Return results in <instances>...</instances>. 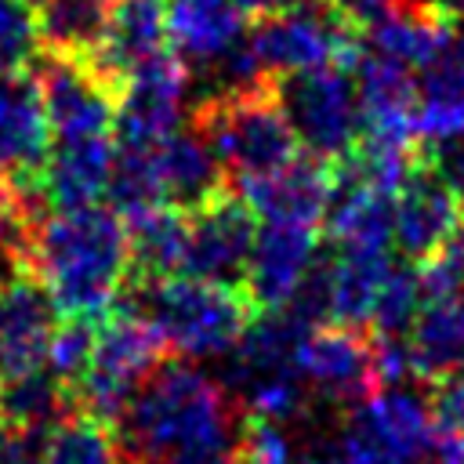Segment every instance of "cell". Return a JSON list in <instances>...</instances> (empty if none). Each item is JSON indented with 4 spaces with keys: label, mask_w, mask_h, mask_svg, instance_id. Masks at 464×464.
<instances>
[{
    "label": "cell",
    "mask_w": 464,
    "mask_h": 464,
    "mask_svg": "<svg viewBox=\"0 0 464 464\" xmlns=\"http://www.w3.org/2000/svg\"><path fill=\"white\" fill-rule=\"evenodd\" d=\"M22 268L44 283L62 319L105 323L130 279L127 225L109 207L47 210L25 236Z\"/></svg>",
    "instance_id": "cell-1"
},
{
    "label": "cell",
    "mask_w": 464,
    "mask_h": 464,
    "mask_svg": "<svg viewBox=\"0 0 464 464\" xmlns=\"http://www.w3.org/2000/svg\"><path fill=\"white\" fill-rule=\"evenodd\" d=\"M239 420L243 410L218 377L188 359H167L138 388L112 431L123 464H160L178 446L236 428Z\"/></svg>",
    "instance_id": "cell-2"
},
{
    "label": "cell",
    "mask_w": 464,
    "mask_h": 464,
    "mask_svg": "<svg viewBox=\"0 0 464 464\" xmlns=\"http://www.w3.org/2000/svg\"><path fill=\"white\" fill-rule=\"evenodd\" d=\"M116 308H130L149 319L167 348L188 362L228 355L257 315L243 286H221L192 276L127 279Z\"/></svg>",
    "instance_id": "cell-3"
},
{
    "label": "cell",
    "mask_w": 464,
    "mask_h": 464,
    "mask_svg": "<svg viewBox=\"0 0 464 464\" xmlns=\"http://www.w3.org/2000/svg\"><path fill=\"white\" fill-rule=\"evenodd\" d=\"M192 130L210 145L236 185L268 178L301 156V145L272 94V83L207 94L196 105Z\"/></svg>",
    "instance_id": "cell-4"
},
{
    "label": "cell",
    "mask_w": 464,
    "mask_h": 464,
    "mask_svg": "<svg viewBox=\"0 0 464 464\" xmlns=\"http://www.w3.org/2000/svg\"><path fill=\"white\" fill-rule=\"evenodd\" d=\"M170 348L160 330L130 308H116L98 323V341L87 373L72 388V406L109 428L120 424L138 388L167 362Z\"/></svg>",
    "instance_id": "cell-5"
},
{
    "label": "cell",
    "mask_w": 464,
    "mask_h": 464,
    "mask_svg": "<svg viewBox=\"0 0 464 464\" xmlns=\"http://www.w3.org/2000/svg\"><path fill=\"white\" fill-rule=\"evenodd\" d=\"M431 399L413 388H377L348 406L337 428L341 464H431L439 446Z\"/></svg>",
    "instance_id": "cell-6"
},
{
    "label": "cell",
    "mask_w": 464,
    "mask_h": 464,
    "mask_svg": "<svg viewBox=\"0 0 464 464\" xmlns=\"http://www.w3.org/2000/svg\"><path fill=\"white\" fill-rule=\"evenodd\" d=\"M246 47L272 83L308 69H352L362 54V33L330 0H290L254 25Z\"/></svg>",
    "instance_id": "cell-7"
},
{
    "label": "cell",
    "mask_w": 464,
    "mask_h": 464,
    "mask_svg": "<svg viewBox=\"0 0 464 464\" xmlns=\"http://www.w3.org/2000/svg\"><path fill=\"white\" fill-rule=\"evenodd\" d=\"M272 94L279 109L286 112V123L297 138V145L323 160L341 163L359 145V94L348 69H308L272 80Z\"/></svg>",
    "instance_id": "cell-8"
},
{
    "label": "cell",
    "mask_w": 464,
    "mask_h": 464,
    "mask_svg": "<svg viewBox=\"0 0 464 464\" xmlns=\"http://www.w3.org/2000/svg\"><path fill=\"white\" fill-rule=\"evenodd\" d=\"M188 94V65L163 51L152 62L138 65L116 87V127L112 138L123 149H156L181 130Z\"/></svg>",
    "instance_id": "cell-9"
},
{
    "label": "cell",
    "mask_w": 464,
    "mask_h": 464,
    "mask_svg": "<svg viewBox=\"0 0 464 464\" xmlns=\"http://www.w3.org/2000/svg\"><path fill=\"white\" fill-rule=\"evenodd\" d=\"M33 72L44 112L54 141L80 138H112L116 127V91L83 62V58H54L44 54Z\"/></svg>",
    "instance_id": "cell-10"
},
{
    "label": "cell",
    "mask_w": 464,
    "mask_h": 464,
    "mask_svg": "<svg viewBox=\"0 0 464 464\" xmlns=\"http://www.w3.org/2000/svg\"><path fill=\"white\" fill-rule=\"evenodd\" d=\"M257 236V214L239 192H225L188 214V246L181 276L243 286L246 261Z\"/></svg>",
    "instance_id": "cell-11"
},
{
    "label": "cell",
    "mask_w": 464,
    "mask_h": 464,
    "mask_svg": "<svg viewBox=\"0 0 464 464\" xmlns=\"http://www.w3.org/2000/svg\"><path fill=\"white\" fill-rule=\"evenodd\" d=\"M297 366L315 399L330 406H355L377 392L373 337L352 326H315L297 344Z\"/></svg>",
    "instance_id": "cell-12"
},
{
    "label": "cell",
    "mask_w": 464,
    "mask_h": 464,
    "mask_svg": "<svg viewBox=\"0 0 464 464\" xmlns=\"http://www.w3.org/2000/svg\"><path fill=\"white\" fill-rule=\"evenodd\" d=\"M58 319L51 294L29 268L18 265L0 279V384L44 370Z\"/></svg>",
    "instance_id": "cell-13"
},
{
    "label": "cell",
    "mask_w": 464,
    "mask_h": 464,
    "mask_svg": "<svg viewBox=\"0 0 464 464\" xmlns=\"http://www.w3.org/2000/svg\"><path fill=\"white\" fill-rule=\"evenodd\" d=\"M54 149L33 72L0 76V181L25 192L36 188Z\"/></svg>",
    "instance_id": "cell-14"
},
{
    "label": "cell",
    "mask_w": 464,
    "mask_h": 464,
    "mask_svg": "<svg viewBox=\"0 0 464 464\" xmlns=\"http://www.w3.org/2000/svg\"><path fill=\"white\" fill-rule=\"evenodd\" d=\"M319 257V228L312 225H286V221H265L257 225L254 250L246 261L243 290L257 312L283 308L304 276L312 272Z\"/></svg>",
    "instance_id": "cell-15"
},
{
    "label": "cell",
    "mask_w": 464,
    "mask_h": 464,
    "mask_svg": "<svg viewBox=\"0 0 464 464\" xmlns=\"http://www.w3.org/2000/svg\"><path fill=\"white\" fill-rule=\"evenodd\" d=\"M460 33L457 7L446 0H399L373 25L362 29V47L424 72Z\"/></svg>",
    "instance_id": "cell-16"
},
{
    "label": "cell",
    "mask_w": 464,
    "mask_h": 464,
    "mask_svg": "<svg viewBox=\"0 0 464 464\" xmlns=\"http://www.w3.org/2000/svg\"><path fill=\"white\" fill-rule=\"evenodd\" d=\"M236 192L250 203V210L261 221H286V225H312L326 218L330 196H334V163H323L315 156H297L290 167L236 185Z\"/></svg>",
    "instance_id": "cell-17"
},
{
    "label": "cell",
    "mask_w": 464,
    "mask_h": 464,
    "mask_svg": "<svg viewBox=\"0 0 464 464\" xmlns=\"http://www.w3.org/2000/svg\"><path fill=\"white\" fill-rule=\"evenodd\" d=\"M167 0H116L87 65L116 91L138 65L167 51Z\"/></svg>",
    "instance_id": "cell-18"
},
{
    "label": "cell",
    "mask_w": 464,
    "mask_h": 464,
    "mask_svg": "<svg viewBox=\"0 0 464 464\" xmlns=\"http://www.w3.org/2000/svg\"><path fill=\"white\" fill-rule=\"evenodd\" d=\"M460 210L450 199V192L439 185V178L428 170L424 160L410 170L406 185L395 196V246L406 261L424 265L431 254L442 250V243L457 232Z\"/></svg>",
    "instance_id": "cell-19"
},
{
    "label": "cell",
    "mask_w": 464,
    "mask_h": 464,
    "mask_svg": "<svg viewBox=\"0 0 464 464\" xmlns=\"http://www.w3.org/2000/svg\"><path fill=\"white\" fill-rule=\"evenodd\" d=\"M112 163H116V138L58 141L36 181V192L47 210L98 207V199L109 188Z\"/></svg>",
    "instance_id": "cell-20"
},
{
    "label": "cell",
    "mask_w": 464,
    "mask_h": 464,
    "mask_svg": "<svg viewBox=\"0 0 464 464\" xmlns=\"http://www.w3.org/2000/svg\"><path fill=\"white\" fill-rule=\"evenodd\" d=\"M323 221L334 250H388L395 243V196L334 167V196Z\"/></svg>",
    "instance_id": "cell-21"
},
{
    "label": "cell",
    "mask_w": 464,
    "mask_h": 464,
    "mask_svg": "<svg viewBox=\"0 0 464 464\" xmlns=\"http://www.w3.org/2000/svg\"><path fill=\"white\" fill-rule=\"evenodd\" d=\"M167 40L185 65L218 69L243 47V11L232 0H167Z\"/></svg>",
    "instance_id": "cell-22"
},
{
    "label": "cell",
    "mask_w": 464,
    "mask_h": 464,
    "mask_svg": "<svg viewBox=\"0 0 464 464\" xmlns=\"http://www.w3.org/2000/svg\"><path fill=\"white\" fill-rule=\"evenodd\" d=\"M152 156H156L167 207H174L181 214H192L228 192V185H225L228 174H225L221 160L210 152V145L196 130L170 134L163 145L152 149Z\"/></svg>",
    "instance_id": "cell-23"
},
{
    "label": "cell",
    "mask_w": 464,
    "mask_h": 464,
    "mask_svg": "<svg viewBox=\"0 0 464 464\" xmlns=\"http://www.w3.org/2000/svg\"><path fill=\"white\" fill-rule=\"evenodd\" d=\"M417 138L439 145L464 134V29L417 76Z\"/></svg>",
    "instance_id": "cell-24"
},
{
    "label": "cell",
    "mask_w": 464,
    "mask_h": 464,
    "mask_svg": "<svg viewBox=\"0 0 464 464\" xmlns=\"http://www.w3.org/2000/svg\"><path fill=\"white\" fill-rule=\"evenodd\" d=\"M410 359L413 377L435 384L464 366V294L424 301L420 315L413 319L410 334Z\"/></svg>",
    "instance_id": "cell-25"
},
{
    "label": "cell",
    "mask_w": 464,
    "mask_h": 464,
    "mask_svg": "<svg viewBox=\"0 0 464 464\" xmlns=\"http://www.w3.org/2000/svg\"><path fill=\"white\" fill-rule=\"evenodd\" d=\"M36 25V44L54 58H91L109 25V0H25Z\"/></svg>",
    "instance_id": "cell-26"
},
{
    "label": "cell",
    "mask_w": 464,
    "mask_h": 464,
    "mask_svg": "<svg viewBox=\"0 0 464 464\" xmlns=\"http://www.w3.org/2000/svg\"><path fill=\"white\" fill-rule=\"evenodd\" d=\"M392 265L388 250H337L330 257V323L370 330L373 301Z\"/></svg>",
    "instance_id": "cell-27"
},
{
    "label": "cell",
    "mask_w": 464,
    "mask_h": 464,
    "mask_svg": "<svg viewBox=\"0 0 464 464\" xmlns=\"http://www.w3.org/2000/svg\"><path fill=\"white\" fill-rule=\"evenodd\" d=\"M130 243V279H167L181 276L188 246V214L160 207L127 225Z\"/></svg>",
    "instance_id": "cell-28"
},
{
    "label": "cell",
    "mask_w": 464,
    "mask_h": 464,
    "mask_svg": "<svg viewBox=\"0 0 464 464\" xmlns=\"http://www.w3.org/2000/svg\"><path fill=\"white\" fill-rule=\"evenodd\" d=\"M72 410V392L47 366L0 384V428L51 431Z\"/></svg>",
    "instance_id": "cell-29"
},
{
    "label": "cell",
    "mask_w": 464,
    "mask_h": 464,
    "mask_svg": "<svg viewBox=\"0 0 464 464\" xmlns=\"http://www.w3.org/2000/svg\"><path fill=\"white\" fill-rule=\"evenodd\" d=\"M105 199H109V210L123 225L167 207L152 149H123V145H116V163H112V174H109Z\"/></svg>",
    "instance_id": "cell-30"
},
{
    "label": "cell",
    "mask_w": 464,
    "mask_h": 464,
    "mask_svg": "<svg viewBox=\"0 0 464 464\" xmlns=\"http://www.w3.org/2000/svg\"><path fill=\"white\" fill-rule=\"evenodd\" d=\"M47 464H123V457L109 424L72 410L47 435Z\"/></svg>",
    "instance_id": "cell-31"
},
{
    "label": "cell",
    "mask_w": 464,
    "mask_h": 464,
    "mask_svg": "<svg viewBox=\"0 0 464 464\" xmlns=\"http://www.w3.org/2000/svg\"><path fill=\"white\" fill-rule=\"evenodd\" d=\"M424 308V286H420V268L413 261H395L381 283V294L373 301L370 315V337H406L413 319Z\"/></svg>",
    "instance_id": "cell-32"
},
{
    "label": "cell",
    "mask_w": 464,
    "mask_h": 464,
    "mask_svg": "<svg viewBox=\"0 0 464 464\" xmlns=\"http://www.w3.org/2000/svg\"><path fill=\"white\" fill-rule=\"evenodd\" d=\"M94 341H98V323L87 319H58L51 344H47V370L72 392L80 384V377L91 366L94 355Z\"/></svg>",
    "instance_id": "cell-33"
},
{
    "label": "cell",
    "mask_w": 464,
    "mask_h": 464,
    "mask_svg": "<svg viewBox=\"0 0 464 464\" xmlns=\"http://www.w3.org/2000/svg\"><path fill=\"white\" fill-rule=\"evenodd\" d=\"M36 25L25 0H0V76L25 72L36 58Z\"/></svg>",
    "instance_id": "cell-34"
},
{
    "label": "cell",
    "mask_w": 464,
    "mask_h": 464,
    "mask_svg": "<svg viewBox=\"0 0 464 464\" xmlns=\"http://www.w3.org/2000/svg\"><path fill=\"white\" fill-rule=\"evenodd\" d=\"M239 464H294V450H290L283 424L261 420V417H243Z\"/></svg>",
    "instance_id": "cell-35"
},
{
    "label": "cell",
    "mask_w": 464,
    "mask_h": 464,
    "mask_svg": "<svg viewBox=\"0 0 464 464\" xmlns=\"http://www.w3.org/2000/svg\"><path fill=\"white\" fill-rule=\"evenodd\" d=\"M29 228H33V221L25 214L22 196L11 185L0 181V268L4 272H11V268L22 265V246H25Z\"/></svg>",
    "instance_id": "cell-36"
},
{
    "label": "cell",
    "mask_w": 464,
    "mask_h": 464,
    "mask_svg": "<svg viewBox=\"0 0 464 464\" xmlns=\"http://www.w3.org/2000/svg\"><path fill=\"white\" fill-rule=\"evenodd\" d=\"M420 160L428 163V170L439 178V185L450 192V199L457 203V210L464 218V134L439 141V145H424Z\"/></svg>",
    "instance_id": "cell-37"
},
{
    "label": "cell",
    "mask_w": 464,
    "mask_h": 464,
    "mask_svg": "<svg viewBox=\"0 0 464 464\" xmlns=\"http://www.w3.org/2000/svg\"><path fill=\"white\" fill-rule=\"evenodd\" d=\"M373 377L377 388H402L413 377L406 337H373Z\"/></svg>",
    "instance_id": "cell-38"
},
{
    "label": "cell",
    "mask_w": 464,
    "mask_h": 464,
    "mask_svg": "<svg viewBox=\"0 0 464 464\" xmlns=\"http://www.w3.org/2000/svg\"><path fill=\"white\" fill-rule=\"evenodd\" d=\"M431 413L439 424V435H457L464 431V366L453 370L450 377L435 381L431 388Z\"/></svg>",
    "instance_id": "cell-39"
},
{
    "label": "cell",
    "mask_w": 464,
    "mask_h": 464,
    "mask_svg": "<svg viewBox=\"0 0 464 464\" xmlns=\"http://www.w3.org/2000/svg\"><path fill=\"white\" fill-rule=\"evenodd\" d=\"M47 435L0 428V464H47Z\"/></svg>",
    "instance_id": "cell-40"
},
{
    "label": "cell",
    "mask_w": 464,
    "mask_h": 464,
    "mask_svg": "<svg viewBox=\"0 0 464 464\" xmlns=\"http://www.w3.org/2000/svg\"><path fill=\"white\" fill-rule=\"evenodd\" d=\"M330 4L362 33L366 25H373V22H377L392 4H399V0H330Z\"/></svg>",
    "instance_id": "cell-41"
},
{
    "label": "cell",
    "mask_w": 464,
    "mask_h": 464,
    "mask_svg": "<svg viewBox=\"0 0 464 464\" xmlns=\"http://www.w3.org/2000/svg\"><path fill=\"white\" fill-rule=\"evenodd\" d=\"M431 464H464V431H457V435H442L439 446H435Z\"/></svg>",
    "instance_id": "cell-42"
},
{
    "label": "cell",
    "mask_w": 464,
    "mask_h": 464,
    "mask_svg": "<svg viewBox=\"0 0 464 464\" xmlns=\"http://www.w3.org/2000/svg\"><path fill=\"white\" fill-rule=\"evenodd\" d=\"M232 4L243 11V18H254V22H261V18L276 14L279 7H286L290 0H232Z\"/></svg>",
    "instance_id": "cell-43"
},
{
    "label": "cell",
    "mask_w": 464,
    "mask_h": 464,
    "mask_svg": "<svg viewBox=\"0 0 464 464\" xmlns=\"http://www.w3.org/2000/svg\"><path fill=\"white\" fill-rule=\"evenodd\" d=\"M294 464H341L337 457V446H323V442H312L301 457H294Z\"/></svg>",
    "instance_id": "cell-44"
},
{
    "label": "cell",
    "mask_w": 464,
    "mask_h": 464,
    "mask_svg": "<svg viewBox=\"0 0 464 464\" xmlns=\"http://www.w3.org/2000/svg\"><path fill=\"white\" fill-rule=\"evenodd\" d=\"M446 4H450V7H453V4H464V0H446Z\"/></svg>",
    "instance_id": "cell-45"
},
{
    "label": "cell",
    "mask_w": 464,
    "mask_h": 464,
    "mask_svg": "<svg viewBox=\"0 0 464 464\" xmlns=\"http://www.w3.org/2000/svg\"><path fill=\"white\" fill-rule=\"evenodd\" d=\"M0 279H4V276H0Z\"/></svg>",
    "instance_id": "cell-46"
}]
</instances>
